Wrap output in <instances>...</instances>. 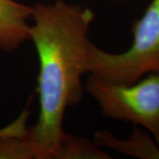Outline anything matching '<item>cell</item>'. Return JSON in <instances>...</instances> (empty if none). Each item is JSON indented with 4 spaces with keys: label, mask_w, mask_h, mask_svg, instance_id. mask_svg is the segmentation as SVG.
Wrapping results in <instances>:
<instances>
[{
    "label": "cell",
    "mask_w": 159,
    "mask_h": 159,
    "mask_svg": "<svg viewBox=\"0 0 159 159\" xmlns=\"http://www.w3.org/2000/svg\"><path fill=\"white\" fill-rule=\"evenodd\" d=\"M32 7L29 40L39 59L40 111L29 133L35 159H53L64 133L66 111L83 97L81 77L89 73L88 34L95 13L89 7L63 0Z\"/></svg>",
    "instance_id": "6da1fadb"
},
{
    "label": "cell",
    "mask_w": 159,
    "mask_h": 159,
    "mask_svg": "<svg viewBox=\"0 0 159 159\" xmlns=\"http://www.w3.org/2000/svg\"><path fill=\"white\" fill-rule=\"evenodd\" d=\"M133 43L127 51L111 53L89 44V73L111 83L131 85L150 73L159 72V0H151L143 15L134 20Z\"/></svg>",
    "instance_id": "7a4b0ae2"
},
{
    "label": "cell",
    "mask_w": 159,
    "mask_h": 159,
    "mask_svg": "<svg viewBox=\"0 0 159 159\" xmlns=\"http://www.w3.org/2000/svg\"><path fill=\"white\" fill-rule=\"evenodd\" d=\"M86 89L104 117L146 128L159 146V72L131 85L111 83L90 74Z\"/></svg>",
    "instance_id": "3957f363"
},
{
    "label": "cell",
    "mask_w": 159,
    "mask_h": 159,
    "mask_svg": "<svg viewBox=\"0 0 159 159\" xmlns=\"http://www.w3.org/2000/svg\"><path fill=\"white\" fill-rule=\"evenodd\" d=\"M32 11L15 0H0V49L12 52L29 41Z\"/></svg>",
    "instance_id": "277c9868"
},
{
    "label": "cell",
    "mask_w": 159,
    "mask_h": 159,
    "mask_svg": "<svg viewBox=\"0 0 159 159\" xmlns=\"http://www.w3.org/2000/svg\"><path fill=\"white\" fill-rule=\"evenodd\" d=\"M95 141L100 147L109 148L119 153L142 159H159V146L152 135L145 133L139 125H134L129 139L119 140L106 130L95 134Z\"/></svg>",
    "instance_id": "5b68a950"
},
{
    "label": "cell",
    "mask_w": 159,
    "mask_h": 159,
    "mask_svg": "<svg viewBox=\"0 0 159 159\" xmlns=\"http://www.w3.org/2000/svg\"><path fill=\"white\" fill-rule=\"evenodd\" d=\"M29 115L26 109L12 123L0 129V159H35L27 127Z\"/></svg>",
    "instance_id": "8992f818"
},
{
    "label": "cell",
    "mask_w": 159,
    "mask_h": 159,
    "mask_svg": "<svg viewBox=\"0 0 159 159\" xmlns=\"http://www.w3.org/2000/svg\"><path fill=\"white\" fill-rule=\"evenodd\" d=\"M108 159L111 158L96 142L64 131L53 159Z\"/></svg>",
    "instance_id": "52a82bcc"
},
{
    "label": "cell",
    "mask_w": 159,
    "mask_h": 159,
    "mask_svg": "<svg viewBox=\"0 0 159 159\" xmlns=\"http://www.w3.org/2000/svg\"><path fill=\"white\" fill-rule=\"evenodd\" d=\"M111 1H114V2H118V1H119V2H121V1H126V0H111Z\"/></svg>",
    "instance_id": "ba28073f"
}]
</instances>
